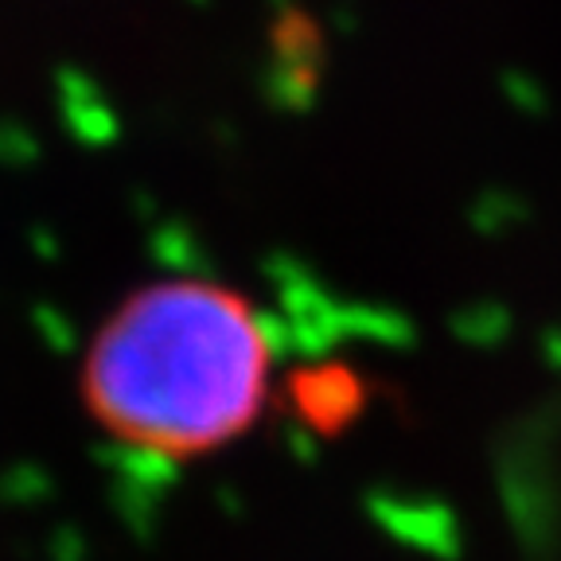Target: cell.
<instances>
[{
  "mask_svg": "<svg viewBox=\"0 0 561 561\" xmlns=\"http://www.w3.org/2000/svg\"><path fill=\"white\" fill-rule=\"evenodd\" d=\"M273 343L242 293L157 280L102 328L82 363V402L102 437L184 465L250 433L265 410Z\"/></svg>",
  "mask_w": 561,
  "mask_h": 561,
  "instance_id": "6da1fadb",
  "label": "cell"
},
{
  "mask_svg": "<svg viewBox=\"0 0 561 561\" xmlns=\"http://www.w3.org/2000/svg\"><path fill=\"white\" fill-rule=\"evenodd\" d=\"M293 405L316 430H340L363 405L359 378L343 367H316L293 375Z\"/></svg>",
  "mask_w": 561,
  "mask_h": 561,
  "instance_id": "7a4b0ae2",
  "label": "cell"
}]
</instances>
